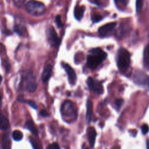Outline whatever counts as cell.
Masks as SVG:
<instances>
[{
  "label": "cell",
  "mask_w": 149,
  "mask_h": 149,
  "mask_svg": "<svg viewBox=\"0 0 149 149\" xmlns=\"http://www.w3.org/2000/svg\"><path fill=\"white\" fill-rule=\"evenodd\" d=\"M102 19V17L101 16H100V15H94L91 17V19H92L93 22H100Z\"/></svg>",
  "instance_id": "cell-25"
},
{
  "label": "cell",
  "mask_w": 149,
  "mask_h": 149,
  "mask_svg": "<svg viewBox=\"0 0 149 149\" xmlns=\"http://www.w3.org/2000/svg\"><path fill=\"white\" fill-rule=\"evenodd\" d=\"M24 103H26L27 104L29 105H30L32 108L34 109H37V105L36 104V102L31 100H26L24 101Z\"/></svg>",
  "instance_id": "cell-21"
},
{
  "label": "cell",
  "mask_w": 149,
  "mask_h": 149,
  "mask_svg": "<svg viewBox=\"0 0 149 149\" xmlns=\"http://www.w3.org/2000/svg\"><path fill=\"white\" fill-rule=\"evenodd\" d=\"M25 8L27 12L33 16H42L46 11L44 4L35 0L29 1L26 3Z\"/></svg>",
  "instance_id": "cell-3"
},
{
  "label": "cell",
  "mask_w": 149,
  "mask_h": 149,
  "mask_svg": "<svg viewBox=\"0 0 149 149\" xmlns=\"http://www.w3.org/2000/svg\"><path fill=\"white\" fill-rule=\"evenodd\" d=\"M13 30L19 36H23L26 31L25 27L20 24H16L13 27Z\"/></svg>",
  "instance_id": "cell-16"
},
{
  "label": "cell",
  "mask_w": 149,
  "mask_h": 149,
  "mask_svg": "<svg viewBox=\"0 0 149 149\" xmlns=\"http://www.w3.org/2000/svg\"><path fill=\"white\" fill-rule=\"evenodd\" d=\"M29 141L34 148H40L41 147L39 146L37 141L33 137H29Z\"/></svg>",
  "instance_id": "cell-19"
},
{
  "label": "cell",
  "mask_w": 149,
  "mask_h": 149,
  "mask_svg": "<svg viewBox=\"0 0 149 149\" xmlns=\"http://www.w3.org/2000/svg\"><path fill=\"white\" fill-rule=\"evenodd\" d=\"M17 101H19V102H24V95H20L19 96H18L17 97Z\"/></svg>",
  "instance_id": "cell-30"
},
{
  "label": "cell",
  "mask_w": 149,
  "mask_h": 149,
  "mask_svg": "<svg viewBox=\"0 0 149 149\" xmlns=\"http://www.w3.org/2000/svg\"><path fill=\"white\" fill-rule=\"evenodd\" d=\"M84 8L83 6H76L74 10V16L77 20H81L83 17Z\"/></svg>",
  "instance_id": "cell-15"
},
{
  "label": "cell",
  "mask_w": 149,
  "mask_h": 149,
  "mask_svg": "<svg viewBox=\"0 0 149 149\" xmlns=\"http://www.w3.org/2000/svg\"><path fill=\"white\" fill-rule=\"evenodd\" d=\"M26 0H13L14 4L18 8H20L23 6Z\"/></svg>",
  "instance_id": "cell-23"
},
{
  "label": "cell",
  "mask_w": 149,
  "mask_h": 149,
  "mask_svg": "<svg viewBox=\"0 0 149 149\" xmlns=\"http://www.w3.org/2000/svg\"><path fill=\"white\" fill-rule=\"evenodd\" d=\"M47 148L49 149H57V148H59V146L56 143H54L49 144Z\"/></svg>",
  "instance_id": "cell-27"
},
{
  "label": "cell",
  "mask_w": 149,
  "mask_h": 149,
  "mask_svg": "<svg viewBox=\"0 0 149 149\" xmlns=\"http://www.w3.org/2000/svg\"><path fill=\"white\" fill-rule=\"evenodd\" d=\"M62 67L66 72L68 77L69 82L71 85H74L77 81V76L74 69L67 63H62Z\"/></svg>",
  "instance_id": "cell-7"
},
{
  "label": "cell",
  "mask_w": 149,
  "mask_h": 149,
  "mask_svg": "<svg viewBox=\"0 0 149 149\" xmlns=\"http://www.w3.org/2000/svg\"><path fill=\"white\" fill-rule=\"evenodd\" d=\"M87 58V65L91 69H96L107 57V54L100 48H93L89 51Z\"/></svg>",
  "instance_id": "cell-1"
},
{
  "label": "cell",
  "mask_w": 149,
  "mask_h": 149,
  "mask_svg": "<svg viewBox=\"0 0 149 149\" xmlns=\"http://www.w3.org/2000/svg\"><path fill=\"white\" fill-rule=\"evenodd\" d=\"M87 84L88 88L98 95H101L103 93V86L101 82H100V81L91 77H89L87 80Z\"/></svg>",
  "instance_id": "cell-6"
},
{
  "label": "cell",
  "mask_w": 149,
  "mask_h": 149,
  "mask_svg": "<svg viewBox=\"0 0 149 149\" xmlns=\"http://www.w3.org/2000/svg\"><path fill=\"white\" fill-rule=\"evenodd\" d=\"M116 25V23L115 22H112L105 24L104 26L100 27L98 30L99 35L101 37H104L108 35L113 31Z\"/></svg>",
  "instance_id": "cell-8"
},
{
  "label": "cell",
  "mask_w": 149,
  "mask_h": 149,
  "mask_svg": "<svg viewBox=\"0 0 149 149\" xmlns=\"http://www.w3.org/2000/svg\"><path fill=\"white\" fill-rule=\"evenodd\" d=\"M0 127L2 130H6L8 129L10 127V124L8 119L3 115H1Z\"/></svg>",
  "instance_id": "cell-14"
},
{
  "label": "cell",
  "mask_w": 149,
  "mask_h": 149,
  "mask_svg": "<svg viewBox=\"0 0 149 149\" xmlns=\"http://www.w3.org/2000/svg\"><path fill=\"white\" fill-rule=\"evenodd\" d=\"M93 103L91 101L88 100L86 103V119L88 123H90L93 116Z\"/></svg>",
  "instance_id": "cell-12"
},
{
  "label": "cell",
  "mask_w": 149,
  "mask_h": 149,
  "mask_svg": "<svg viewBox=\"0 0 149 149\" xmlns=\"http://www.w3.org/2000/svg\"><path fill=\"white\" fill-rule=\"evenodd\" d=\"M61 112L63 117L66 119H72L76 117L77 112L73 104L71 101L66 100L62 105Z\"/></svg>",
  "instance_id": "cell-5"
},
{
  "label": "cell",
  "mask_w": 149,
  "mask_h": 149,
  "mask_svg": "<svg viewBox=\"0 0 149 149\" xmlns=\"http://www.w3.org/2000/svg\"><path fill=\"white\" fill-rule=\"evenodd\" d=\"M94 2H95L97 4H98V0H94Z\"/></svg>",
  "instance_id": "cell-33"
},
{
  "label": "cell",
  "mask_w": 149,
  "mask_h": 149,
  "mask_svg": "<svg viewBox=\"0 0 149 149\" xmlns=\"http://www.w3.org/2000/svg\"><path fill=\"white\" fill-rule=\"evenodd\" d=\"M55 22L58 26V27H62V23L61 21V16L59 15H57L55 17Z\"/></svg>",
  "instance_id": "cell-24"
},
{
  "label": "cell",
  "mask_w": 149,
  "mask_h": 149,
  "mask_svg": "<svg viewBox=\"0 0 149 149\" xmlns=\"http://www.w3.org/2000/svg\"><path fill=\"white\" fill-rule=\"evenodd\" d=\"M5 69H6V71L8 72V71L10 70V65L9 62H8V61H5Z\"/></svg>",
  "instance_id": "cell-29"
},
{
  "label": "cell",
  "mask_w": 149,
  "mask_h": 149,
  "mask_svg": "<svg viewBox=\"0 0 149 149\" xmlns=\"http://www.w3.org/2000/svg\"><path fill=\"white\" fill-rule=\"evenodd\" d=\"M20 86L23 90L30 93L35 91L37 87V83L33 73L31 71L26 70L23 73L21 76Z\"/></svg>",
  "instance_id": "cell-2"
},
{
  "label": "cell",
  "mask_w": 149,
  "mask_h": 149,
  "mask_svg": "<svg viewBox=\"0 0 149 149\" xmlns=\"http://www.w3.org/2000/svg\"><path fill=\"white\" fill-rule=\"evenodd\" d=\"M121 1V2L123 3V4H126V0H119Z\"/></svg>",
  "instance_id": "cell-32"
},
{
  "label": "cell",
  "mask_w": 149,
  "mask_h": 149,
  "mask_svg": "<svg viewBox=\"0 0 149 149\" xmlns=\"http://www.w3.org/2000/svg\"><path fill=\"white\" fill-rule=\"evenodd\" d=\"M118 1H119V0H114V1L115 2V3H118Z\"/></svg>",
  "instance_id": "cell-34"
},
{
  "label": "cell",
  "mask_w": 149,
  "mask_h": 149,
  "mask_svg": "<svg viewBox=\"0 0 149 149\" xmlns=\"http://www.w3.org/2000/svg\"><path fill=\"white\" fill-rule=\"evenodd\" d=\"M146 62L147 63V64L149 65V47L147 49V51L146 52Z\"/></svg>",
  "instance_id": "cell-31"
},
{
  "label": "cell",
  "mask_w": 149,
  "mask_h": 149,
  "mask_svg": "<svg viewBox=\"0 0 149 149\" xmlns=\"http://www.w3.org/2000/svg\"><path fill=\"white\" fill-rule=\"evenodd\" d=\"M48 40L51 45L53 47H56L59 44V38L53 27H51L48 31Z\"/></svg>",
  "instance_id": "cell-9"
},
{
  "label": "cell",
  "mask_w": 149,
  "mask_h": 149,
  "mask_svg": "<svg viewBox=\"0 0 149 149\" xmlns=\"http://www.w3.org/2000/svg\"><path fill=\"white\" fill-rule=\"evenodd\" d=\"M87 135L90 147H94L95 141V138L97 136V132L95 129L93 127H88L87 129Z\"/></svg>",
  "instance_id": "cell-10"
},
{
  "label": "cell",
  "mask_w": 149,
  "mask_h": 149,
  "mask_svg": "<svg viewBox=\"0 0 149 149\" xmlns=\"http://www.w3.org/2000/svg\"><path fill=\"white\" fill-rule=\"evenodd\" d=\"M40 115L42 117H47L49 116V114L45 110H42L40 112Z\"/></svg>",
  "instance_id": "cell-28"
},
{
  "label": "cell",
  "mask_w": 149,
  "mask_h": 149,
  "mask_svg": "<svg viewBox=\"0 0 149 149\" xmlns=\"http://www.w3.org/2000/svg\"><path fill=\"white\" fill-rule=\"evenodd\" d=\"M10 139L9 136L6 134H3V140H2V148H9V146H8L10 143Z\"/></svg>",
  "instance_id": "cell-18"
},
{
  "label": "cell",
  "mask_w": 149,
  "mask_h": 149,
  "mask_svg": "<svg viewBox=\"0 0 149 149\" xmlns=\"http://www.w3.org/2000/svg\"><path fill=\"white\" fill-rule=\"evenodd\" d=\"M144 0H136V8L137 12H139L143 6Z\"/></svg>",
  "instance_id": "cell-20"
},
{
  "label": "cell",
  "mask_w": 149,
  "mask_h": 149,
  "mask_svg": "<svg viewBox=\"0 0 149 149\" xmlns=\"http://www.w3.org/2000/svg\"><path fill=\"white\" fill-rule=\"evenodd\" d=\"M130 63V55L129 52L125 48H120L117 54V65L119 70L122 72H125L129 68Z\"/></svg>",
  "instance_id": "cell-4"
},
{
  "label": "cell",
  "mask_w": 149,
  "mask_h": 149,
  "mask_svg": "<svg viewBox=\"0 0 149 149\" xmlns=\"http://www.w3.org/2000/svg\"><path fill=\"white\" fill-rule=\"evenodd\" d=\"M25 126L26 127V129H27L29 130H30V132L33 133L34 136H37L38 134V130L37 129L36 127V125H34V123H33V121L31 120H28L26 122L25 124Z\"/></svg>",
  "instance_id": "cell-13"
},
{
  "label": "cell",
  "mask_w": 149,
  "mask_h": 149,
  "mask_svg": "<svg viewBox=\"0 0 149 149\" xmlns=\"http://www.w3.org/2000/svg\"><path fill=\"white\" fill-rule=\"evenodd\" d=\"M12 136V139L15 141H20L23 139V135L20 131L16 130L14 132H13Z\"/></svg>",
  "instance_id": "cell-17"
},
{
  "label": "cell",
  "mask_w": 149,
  "mask_h": 149,
  "mask_svg": "<svg viewBox=\"0 0 149 149\" xmlns=\"http://www.w3.org/2000/svg\"><path fill=\"white\" fill-rule=\"evenodd\" d=\"M141 131H142L143 134H147L148 132V131H149V127H148V126L147 125H146V124L143 125L142 126V127H141Z\"/></svg>",
  "instance_id": "cell-26"
},
{
  "label": "cell",
  "mask_w": 149,
  "mask_h": 149,
  "mask_svg": "<svg viewBox=\"0 0 149 149\" xmlns=\"http://www.w3.org/2000/svg\"><path fill=\"white\" fill-rule=\"evenodd\" d=\"M52 67L51 65H47L45 66L41 74V79L43 82H47L49 80L52 74Z\"/></svg>",
  "instance_id": "cell-11"
},
{
  "label": "cell",
  "mask_w": 149,
  "mask_h": 149,
  "mask_svg": "<svg viewBox=\"0 0 149 149\" xmlns=\"http://www.w3.org/2000/svg\"><path fill=\"white\" fill-rule=\"evenodd\" d=\"M114 104H115V106L116 108L117 109H119L122 107V105H123V100L122 99H120V98L116 99V100H115V101L114 102Z\"/></svg>",
  "instance_id": "cell-22"
}]
</instances>
